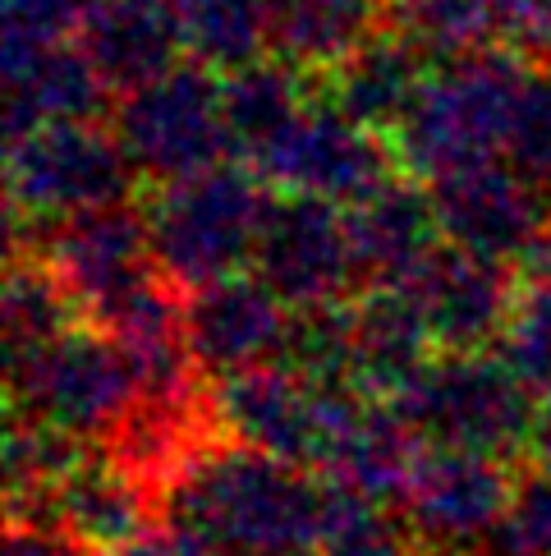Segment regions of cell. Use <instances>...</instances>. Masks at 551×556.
<instances>
[{"mask_svg":"<svg viewBox=\"0 0 551 556\" xmlns=\"http://www.w3.org/2000/svg\"><path fill=\"white\" fill-rule=\"evenodd\" d=\"M322 473L281 455L216 437L175 473L162 496V520L216 552H290L318 543Z\"/></svg>","mask_w":551,"mask_h":556,"instance_id":"obj_1","label":"cell"},{"mask_svg":"<svg viewBox=\"0 0 551 556\" xmlns=\"http://www.w3.org/2000/svg\"><path fill=\"white\" fill-rule=\"evenodd\" d=\"M524 65L497 47L446 55L427 70L405 121L390 129L400 170L419 180L497 162L515 134V111L524 92Z\"/></svg>","mask_w":551,"mask_h":556,"instance_id":"obj_2","label":"cell"},{"mask_svg":"<svg viewBox=\"0 0 551 556\" xmlns=\"http://www.w3.org/2000/svg\"><path fill=\"white\" fill-rule=\"evenodd\" d=\"M271 185L253 166H207L184 180L156 185L148 198V226L156 271L175 290H198L253 267L258 235L271 207Z\"/></svg>","mask_w":551,"mask_h":556,"instance_id":"obj_3","label":"cell"},{"mask_svg":"<svg viewBox=\"0 0 551 556\" xmlns=\"http://www.w3.org/2000/svg\"><path fill=\"white\" fill-rule=\"evenodd\" d=\"M427 446H460L515 460L528 451L542 401L497 350H437L390 395Z\"/></svg>","mask_w":551,"mask_h":556,"instance_id":"obj_4","label":"cell"},{"mask_svg":"<svg viewBox=\"0 0 551 556\" xmlns=\"http://www.w3.org/2000/svg\"><path fill=\"white\" fill-rule=\"evenodd\" d=\"M138 170L115 125L47 121L24 134H10L5 152V193H10V240L65 222L74 212H92L133 198Z\"/></svg>","mask_w":551,"mask_h":556,"instance_id":"obj_5","label":"cell"},{"mask_svg":"<svg viewBox=\"0 0 551 556\" xmlns=\"http://www.w3.org/2000/svg\"><path fill=\"white\" fill-rule=\"evenodd\" d=\"M363 395L368 391L345 382H318L285 359L207 377L216 428L234 442L281 455V460L304 465L312 473H322L331 446Z\"/></svg>","mask_w":551,"mask_h":556,"instance_id":"obj_6","label":"cell"},{"mask_svg":"<svg viewBox=\"0 0 551 556\" xmlns=\"http://www.w3.org/2000/svg\"><path fill=\"white\" fill-rule=\"evenodd\" d=\"M111 125L120 134L138 180L152 185L184 180L240 152L226 115V78H216V70L198 61L175 65L120 92Z\"/></svg>","mask_w":551,"mask_h":556,"instance_id":"obj_7","label":"cell"},{"mask_svg":"<svg viewBox=\"0 0 551 556\" xmlns=\"http://www.w3.org/2000/svg\"><path fill=\"white\" fill-rule=\"evenodd\" d=\"M138 401V372L125 345L97 323H78L51 345L10 359V409L106 442Z\"/></svg>","mask_w":551,"mask_h":556,"instance_id":"obj_8","label":"cell"},{"mask_svg":"<svg viewBox=\"0 0 551 556\" xmlns=\"http://www.w3.org/2000/svg\"><path fill=\"white\" fill-rule=\"evenodd\" d=\"M248 166L276 193H312L341 207L363 203L400 170L390 138L359 125L331 97H308L267 143L248 152Z\"/></svg>","mask_w":551,"mask_h":556,"instance_id":"obj_9","label":"cell"},{"mask_svg":"<svg viewBox=\"0 0 551 556\" xmlns=\"http://www.w3.org/2000/svg\"><path fill=\"white\" fill-rule=\"evenodd\" d=\"M10 244H33L42 253L51 271L74 294V304L97 327H106L133 294H143L162 276L156 271V253H152L148 207L138 198L92 207V212H74L65 222H51Z\"/></svg>","mask_w":551,"mask_h":556,"instance_id":"obj_10","label":"cell"},{"mask_svg":"<svg viewBox=\"0 0 551 556\" xmlns=\"http://www.w3.org/2000/svg\"><path fill=\"white\" fill-rule=\"evenodd\" d=\"M253 271L290 308H322L349 300L354 290H363L349 207L312 193H271Z\"/></svg>","mask_w":551,"mask_h":556,"instance_id":"obj_11","label":"cell"},{"mask_svg":"<svg viewBox=\"0 0 551 556\" xmlns=\"http://www.w3.org/2000/svg\"><path fill=\"white\" fill-rule=\"evenodd\" d=\"M515 496L510 460L460 446H427L409 488L400 492V515L427 547L478 552Z\"/></svg>","mask_w":551,"mask_h":556,"instance_id":"obj_12","label":"cell"},{"mask_svg":"<svg viewBox=\"0 0 551 556\" xmlns=\"http://www.w3.org/2000/svg\"><path fill=\"white\" fill-rule=\"evenodd\" d=\"M10 520L61 529L88 556H120L148 529L162 525V496L97 442L42 502Z\"/></svg>","mask_w":551,"mask_h":556,"instance_id":"obj_13","label":"cell"},{"mask_svg":"<svg viewBox=\"0 0 551 556\" xmlns=\"http://www.w3.org/2000/svg\"><path fill=\"white\" fill-rule=\"evenodd\" d=\"M400 286L437 350H487L510 317L520 276L510 263L441 240Z\"/></svg>","mask_w":551,"mask_h":556,"instance_id":"obj_14","label":"cell"},{"mask_svg":"<svg viewBox=\"0 0 551 556\" xmlns=\"http://www.w3.org/2000/svg\"><path fill=\"white\" fill-rule=\"evenodd\" d=\"M437 222L450 244H464L474 253H487L497 263L515 267L528 253V244L551 222V193L538 189L528 175L510 162H483L427 180Z\"/></svg>","mask_w":551,"mask_h":556,"instance_id":"obj_15","label":"cell"},{"mask_svg":"<svg viewBox=\"0 0 551 556\" xmlns=\"http://www.w3.org/2000/svg\"><path fill=\"white\" fill-rule=\"evenodd\" d=\"M290 331L294 308L258 271H234L184 294V336L203 377H226L234 368L285 359Z\"/></svg>","mask_w":551,"mask_h":556,"instance_id":"obj_16","label":"cell"},{"mask_svg":"<svg viewBox=\"0 0 551 556\" xmlns=\"http://www.w3.org/2000/svg\"><path fill=\"white\" fill-rule=\"evenodd\" d=\"M78 47L111 92H129L180 65V0H97L78 24Z\"/></svg>","mask_w":551,"mask_h":556,"instance_id":"obj_17","label":"cell"},{"mask_svg":"<svg viewBox=\"0 0 551 556\" xmlns=\"http://www.w3.org/2000/svg\"><path fill=\"white\" fill-rule=\"evenodd\" d=\"M111 88L74 37L10 42L5 37V134H24L47 121L97 115Z\"/></svg>","mask_w":551,"mask_h":556,"instance_id":"obj_18","label":"cell"},{"mask_svg":"<svg viewBox=\"0 0 551 556\" xmlns=\"http://www.w3.org/2000/svg\"><path fill=\"white\" fill-rule=\"evenodd\" d=\"M349 235L363 286H400L446 240L432 189H423L409 170H396L377 193L349 207Z\"/></svg>","mask_w":551,"mask_h":556,"instance_id":"obj_19","label":"cell"},{"mask_svg":"<svg viewBox=\"0 0 551 556\" xmlns=\"http://www.w3.org/2000/svg\"><path fill=\"white\" fill-rule=\"evenodd\" d=\"M437 345L405 286H363L349 294V377L368 395L390 401Z\"/></svg>","mask_w":551,"mask_h":556,"instance_id":"obj_20","label":"cell"},{"mask_svg":"<svg viewBox=\"0 0 551 556\" xmlns=\"http://www.w3.org/2000/svg\"><path fill=\"white\" fill-rule=\"evenodd\" d=\"M427 47L405 28L396 33H372L359 51H349L336 70H326V97L341 111H349L359 125L377 129L390 138L413 106L423 78H427Z\"/></svg>","mask_w":551,"mask_h":556,"instance_id":"obj_21","label":"cell"},{"mask_svg":"<svg viewBox=\"0 0 551 556\" xmlns=\"http://www.w3.org/2000/svg\"><path fill=\"white\" fill-rule=\"evenodd\" d=\"M423 451H427L423 432L396 405L382 401V395H363L326 455L322 479H336L354 492L377 496V502H400Z\"/></svg>","mask_w":551,"mask_h":556,"instance_id":"obj_22","label":"cell"},{"mask_svg":"<svg viewBox=\"0 0 551 556\" xmlns=\"http://www.w3.org/2000/svg\"><path fill=\"white\" fill-rule=\"evenodd\" d=\"M390 0H271V47L308 74L336 70L377 33Z\"/></svg>","mask_w":551,"mask_h":556,"instance_id":"obj_23","label":"cell"},{"mask_svg":"<svg viewBox=\"0 0 551 556\" xmlns=\"http://www.w3.org/2000/svg\"><path fill=\"white\" fill-rule=\"evenodd\" d=\"M88 323L74 304L65 281L51 271V263L33 244H10V276H5V345L10 359L51 345L55 336Z\"/></svg>","mask_w":551,"mask_h":556,"instance_id":"obj_24","label":"cell"},{"mask_svg":"<svg viewBox=\"0 0 551 556\" xmlns=\"http://www.w3.org/2000/svg\"><path fill=\"white\" fill-rule=\"evenodd\" d=\"M322 556H419L423 543L409 529L396 502H377L368 492H354L336 479H322V515L318 543Z\"/></svg>","mask_w":551,"mask_h":556,"instance_id":"obj_25","label":"cell"},{"mask_svg":"<svg viewBox=\"0 0 551 556\" xmlns=\"http://www.w3.org/2000/svg\"><path fill=\"white\" fill-rule=\"evenodd\" d=\"M180 24L189 61L230 74L271 47V0H180Z\"/></svg>","mask_w":551,"mask_h":556,"instance_id":"obj_26","label":"cell"},{"mask_svg":"<svg viewBox=\"0 0 551 556\" xmlns=\"http://www.w3.org/2000/svg\"><path fill=\"white\" fill-rule=\"evenodd\" d=\"M92 446L97 442H88V437H78L61 424H47V419L24 414V409H10V437H5L10 515L33 510Z\"/></svg>","mask_w":551,"mask_h":556,"instance_id":"obj_27","label":"cell"},{"mask_svg":"<svg viewBox=\"0 0 551 556\" xmlns=\"http://www.w3.org/2000/svg\"><path fill=\"white\" fill-rule=\"evenodd\" d=\"M304 74L308 70L290 65V61H281V65L253 61L244 70L226 74V115H230L234 148H240L244 156L258 143H267V138L308 102Z\"/></svg>","mask_w":551,"mask_h":556,"instance_id":"obj_28","label":"cell"},{"mask_svg":"<svg viewBox=\"0 0 551 556\" xmlns=\"http://www.w3.org/2000/svg\"><path fill=\"white\" fill-rule=\"evenodd\" d=\"M390 14L432 55L483 51L505 37V0H390Z\"/></svg>","mask_w":551,"mask_h":556,"instance_id":"obj_29","label":"cell"},{"mask_svg":"<svg viewBox=\"0 0 551 556\" xmlns=\"http://www.w3.org/2000/svg\"><path fill=\"white\" fill-rule=\"evenodd\" d=\"M497 354L538 391V401L551 391V286L520 281L510 317L497 336Z\"/></svg>","mask_w":551,"mask_h":556,"instance_id":"obj_30","label":"cell"},{"mask_svg":"<svg viewBox=\"0 0 551 556\" xmlns=\"http://www.w3.org/2000/svg\"><path fill=\"white\" fill-rule=\"evenodd\" d=\"M478 556H551V469H524L497 529Z\"/></svg>","mask_w":551,"mask_h":556,"instance_id":"obj_31","label":"cell"},{"mask_svg":"<svg viewBox=\"0 0 551 556\" xmlns=\"http://www.w3.org/2000/svg\"><path fill=\"white\" fill-rule=\"evenodd\" d=\"M505 156L538 189L551 193V61H547V70L524 78L520 111H515V134H510Z\"/></svg>","mask_w":551,"mask_h":556,"instance_id":"obj_32","label":"cell"},{"mask_svg":"<svg viewBox=\"0 0 551 556\" xmlns=\"http://www.w3.org/2000/svg\"><path fill=\"white\" fill-rule=\"evenodd\" d=\"M97 0H5V37L10 42H47L69 37L84 24Z\"/></svg>","mask_w":551,"mask_h":556,"instance_id":"obj_33","label":"cell"},{"mask_svg":"<svg viewBox=\"0 0 551 556\" xmlns=\"http://www.w3.org/2000/svg\"><path fill=\"white\" fill-rule=\"evenodd\" d=\"M505 37L524 55L551 61V0H505Z\"/></svg>","mask_w":551,"mask_h":556,"instance_id":"obj_34","label":"cell"},{"mask_svg":"<svg viewBox=\"0 0 551 556\" xmlns=\"http://www.w3.org/2000/svg\"><path fill=\"white\" fill-rule=\"evenodd\" d=\"M5 556H88L74 539H65L51 525H33V520H10V539Z\"/></svg>","mask_w":551,"mask_h":556,"instance_id":"obj_35","label":"cell"},{"mask_svg":"<svg viewBox=\"0 0 551 556\" xmlns=\"http://www.w3.org/2000/svg\"><path fill=\"white\" fill-rule=\"evenodd\" d=\"M120 556H221L216 547H207L203 539H193V533H184V529H175V525H156V529H148L138 543H129Z\"/></svg>","mask_w":551,"mask_h":556,"instance_id":"obj_36","label":"cell"},{"mask_svg":"<svg viewBox=\"0 0 551 556\" xmlns=\"http://www.w3.org/2000/svg\"><path fill=\"white\" fill-rule=\"evenodd\" d=\"M520 281L551 286V222L542 226V235H538V240L528 244V253L520 257Z\"/></svg>","mask_w":551,"mask_h":556,"instance_id":"obj_37","label":"cell"},{"mask_svg":"<svg viewBox=\"0 0 551 556\" xmlns=\"http://www.w3.org/2000/svg\"><path fill=\"white\" fill-rule=\"evenodd\" d=\"M419 556H478V552H469V547H427V543H423Z\"/></svg>","mask_w":551,"mask_h":556,"instance_id":"obj_38","label":"cell"},{"mask_svg":"<svg viewBox=\"0 0 551 556\" xmlns=\"http://www.w3.org/2000/svg\"><path fill=\"white\" fill-rule=\"evenodd\" d=\"M221 556H290V552H221Z\"/></svg>","mask_w":551,"mask_h":556,"instance_id":"obj_39","label":"cell"},{"mask_svg":"<svg viewBox=\"0 0 551 556\" xmlns=\"http://www.w3.org/2000/svg\"><path fill=\"white\" fill-rule=\"evenodd\" d=\"M542 419H551V391L542 395Z\"/></svg>","mask_w":551,"mask_h":556,"instance_id":"obj_40","label":"cell"}]
</instances>
